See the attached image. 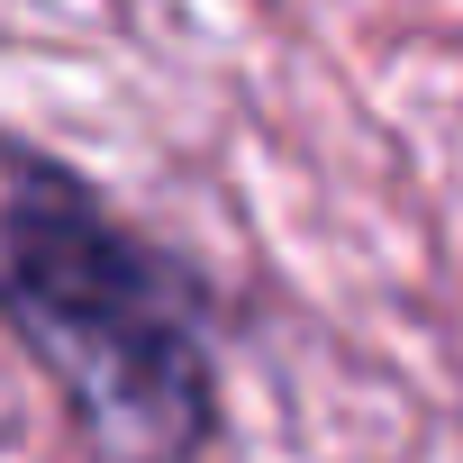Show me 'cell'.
Listing matches in <instances>:
<instances>
[{"mask_svg":"<svg viewBox=\"0 0 463 463\" xmlns=\"http://www.w3.org/2000/svg\"><path fill=\"white\" fill-rule=\"evenodd\" d=\"M0 318L100 463H191L209 445L218 373L191 282L55 164H19L0 191Z\"/></svg>","mask_w":463,"mask_h":463,"instance_id":"cell-1","label":"cell"}]
</instances>
